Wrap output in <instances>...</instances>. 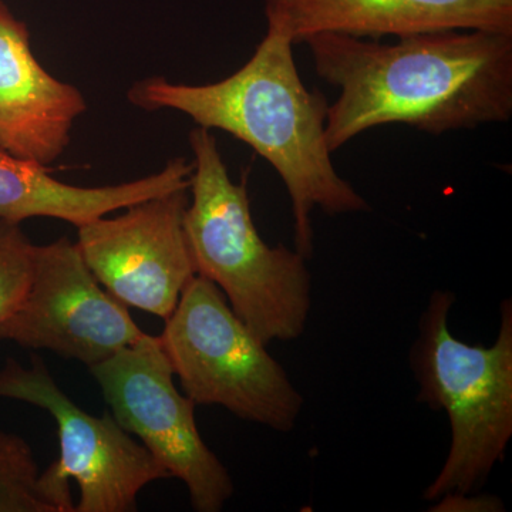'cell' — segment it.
Masks as SVG:
<instances>
[{
  "mask_svg": "<svg viewBox=\"0 0 512 512\" xmlns=\"http://www.w3.org/2000/svg\"><path fill=\"white\" fill-rule=\"evenodd\" d=\"M303 43L320 79L340 89L326 116L330 153L384 124L439 136L511 119V33L443 30L393 45L320 33Z\"/></svg>",
  "mask_w": 512,
  "mask_h": 512,
  "instance_id": "6da1fadb",
  "label": "cell"
},
{
  "mask_svg": "<svg viewBox=\"0 0 512 512\" xmlns=\"http://www.w3.org/2000/svg\"><path fill=\"white\" fill-rule=\"evenodd\" d=\"M292 43L266 32L241 69L208 84L173 83L150 77L128 90L138 109L174 110L198 127L218 128L244 141L284 181L291 198L296 251L312 258L311 214L369 211L365 198L333 167L325 138L328 101L299 77Z\"/></svg>",
  "mask_w": 512,
  "mask_h": 512,
  "instance_id": "7a4b0ae2",
  "label": "cell"
},
{
  "mask_svg": "<svg viewBox=\"0 0 512 512\" xmlns=\"http://www.w3.org/2000/svg\"><path fill=\"white\" fill-rule=\"evenodd\" d=\"M191 200L184 231L197 275L214 282L232 311L265 345L301 338L312 308L306 258L269 247L251 214L247 178L234 183L214 134L190 133Z\"/></svg>",
  "mask_w": 512,
  "mask_h": 512,
  "instance_id": "3957f363",
  "label": "cell"
},
{
  "mask_svg": "<svg viewBox=\"0 0 512 512\" xmlns=\"http://www.w3.org/2000/svg\"><path fill=\"white\" fill-rule=\"evenodd\" d=\"M456 296L431 293L410 352L417 402L443 410L450 421L446 461L424 491L437 501L480 490L503 461L512 437V302L501 303V325L491 346L468 345L451 333Z\"/></svg>",
  "mask_w": 512,
  "mask_h": 512,
  "instance_id": "277c9868",
  "label": "cell"
},
{
  "mask_svg": "<svg viewBox=\"0 0 512 512\" xmlns=\"http://www.w3.org/2000/svg\"><path fill=\"white\" fill-rule=\"evenodd\" d=\"M158 339L197 406L224 407L282 433L295 429L302 394L210 279L195 275L188 282Z\"/></svg>",
  "mask_w": 512,
  "mask_h": 512,
  "instance_id": "5b68a950",
  "label": "cell"
},
{
  "mask_svg": "<svg viewBox=\"0 0 512 512\" xmlns=\"http://www.w3.org/2000/svg\"><path fill=\"white\" fill-rule=\"evenodd\" d=\"M0 399L32 404L55 419L60 457L40 473V481L60 512H134L148 484L170 478L113 414L97 417L77 406L39 356L29 367L6 360L0 367Z\"/></svg>",
  "mask_w": 512,
  "mask_h": 512,
  "instance_id": "8992f818",
  "label": "cell"
},
{
  "mask_svg": "<svg viewBox=\"0 0 512 512\" xmlns=\"http://www.w3.org/2000/svg\"><path fill=\"white\" fill-rule=\"evenodd\" d=\"M110 413L188 488L192 510L220 512L234 495L231 474L202 440L195 404L178 392L158 336L144 335L90 367Z\"/></svg>",
  "mask_w": 512,
  "mask_h": 512,
  "instance_id": "52a82bcc",
  "label": "cell"
},
{
  "mask_svg": "<svg viewBox=\"0 0 512 512\" xmlns=\"http://www.w3.org/2000/svg\"><path fill=\"white\" fill-rule=\"evenodd\" d=\"M144 335L127 306L101 289L69 238L36 245L25 296L0 323V340L50 350L89 369Z\"/></svg>",
  "mask_w": 512,
  "mask_h": 512,
  "instance_id": "ba28073f",
  "label": "cell"
},
{
  "mask_svg": "<svg viewBox=\"0 0 512 512\" xmlns=\"http://www.w3.org/2000/svg\"><path fill=\"white\" fill-rule=\"evenodd\" d=\"M188 191L148 198L117 217L77 227V248L100 285L124 305L164 320L197 275L184 231Z\"/></svg>",
  "mask_w": 512,
  "mask_h": 512,
  "instance_id": "9c48e42d",
  "label": "cell"
},
{
  "mask_svg": "<svg viewBox=\"0 0 512 512\" xmlns=\"http://www.w3.org/2000/svg\"><path fill=\"white\" fill-rule=\"evenodd\" d=\"M266 32L292 45L320 33L379 40L443 30L511 33L512 0H264Z\"/></svg>",
  "mask_w": 512,
  "mask_h": 512,
  "instance_id": "30bf717a",
  "label": "cell"
},
{
  "mask_svg": "<svg viewBox=\"0 0 512 512\" xmlns=\"http://www.w3.org/2000/svg\"><path fill=\"white\" fill-rule=\"evenodd\" d=\"M86 109L83 93L36 59L28 26L0 0V148L49 167Z\"/></svg>",
  "mask_w": 512,
  "mask_h": 512,
  "instance_id": "8fae6325",
  "label": "cell"
},
{
  "mask_svg": "<svg viewBox=\"0 0 512 512\" xmlns=\"http://www.w3.org/2000/svg\"><path fill=\"white\" fill-rule=\"evenodd\" d=\"M192 168L184 158H174L160 173L130 183L77 187L56 180L47 165L0 148V220L20 224L46 217L82 227L148 198L190 188Z\"/></svg>",
  "mask_w": 512,
  "mask_h": 512,
  "instance_id": "7c38bea8",
  "label": "cell"
},
{
  "mask_svg": "<svg viewBox=\"0 0 512 512\" xmlns=\"http://www.w3.org/2000/svg\"><path fill=\"white\" fill-rule=\"evenodd\" d=\"M40 473L28 441L0 429V512H60Z\"/></svg>",
  "mask_w": 512,
  "mask_h": 512,
  "instance_id": "4fadbf2b",
  "label": "cell"
},
{
  "mask_svg": "<svg viewBox=\"0 0 512 512\" xmlns=\"http://www.w3.org/2000/svg\"><path fill=\"white\" fill-rule=\"evenodd\" d=\"M35 247L20 224L0 220V323L16 311L25 296Z\"/></svg>",
  "mask_w": 512,
  "mask_h": 512,
  "instance_id": "5bb4252c",
  "label": "cell"
},
{
  "mask_svg": "<svg viewBox=\"0 0 512 512\" xmlns=\"http://www.w3.org/2000/svg\"><path fill=\"white\" fill-rule=\"evenodd\" d=\"M437 503L434 511H504L500 498L493 495H448Z\"/></svg>",
  "mask_w": 512,
  "mask_h": 512,
  "instance_id": "9a60e30c",
  "label": "cell"
}]
</instances>
